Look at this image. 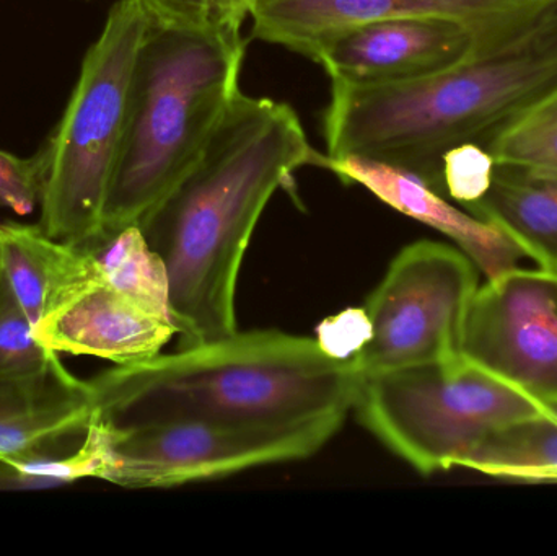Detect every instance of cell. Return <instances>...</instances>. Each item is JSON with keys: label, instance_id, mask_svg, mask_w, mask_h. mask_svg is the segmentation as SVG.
I'll return each mask as SVG.
<instances>
[{"label": "cell", "instance_id": "obj_1", "mask_svg": "<svg viewBox=\"0 0 557 556\" xmlns=\"http://www.w3.org/2000/svg\"><path fill=\"white\" fill-rule=\"evenodd\" d=\"M317 156L290 104L240 91L198 159L140 221L169 271L178 348L238 332V274L258 221Z\"/></svg>", "mask_w": 557, "mask_h": 556}, {"label": "cell", "instance_id": "obj_2", "mask_svg": "<svg viewBox=\"0 0 557 556\" xmlns=\"http://www.w3.org/2000/svg\"><path fill=\"white\" fill-rule=\"evenodd\" d=\"M557 91V0L481 41L445 71L356 85L331 81L326 156L395 166L445 195L442 159L461 144L486 147L523 111Z\"/></svg>", "mask_w": 557, "mask_h": 556}, {"label": "cell", "instance_id": "obj_3", "mask_svg": "<svg viewBox=\"0 0 557 556\" xmlns=\"http://www.w3.org/2000/svg\"><path fill=\"white\" fill-rule=\"evenodd\" d=\"M362 368L318 338L277 330L234 335L91 379V421L114 430L173 423H282L354 408Z\"/></svg>", "mask_w": 557, "mask_h": 556}, {"label": "cell", "instance_id": "obj_4", "mask_svg": "<svg viewBox=\"0 0 557 556\" xmlns=\"http://www.w3.org/2000/svg\"><path fill=\"white\" fill-rule=\"evenodd\" d=\"M247 41L215 20L150 18L137 52L103 235L139 225L198 159L242 91Z\"/></svg>", "mask_w": 557, "mask_h": 556}, {"label": "cell", "instance_id": "obj_5", "mask_svg": "<svg viewBox=\"0 0 557 556\" xmlns=\"http://www.w3.org/2000/svg\"><path fill=\"white\" fill-rule=\"evenodd\" d=\"M150 15L140 0H117L94 45L58 126L41 149L39 228L88 247L101 237L104 206L126 127L137 52Z\"/></svg>", "mask_w": 557, "mask_h": 556}, {"label": "cell", "instance_id": "obj_6", "mask_svg": "<svg viewBox=\"0 0 557 556\" xmlns=\"http://www.w3.org/2000/svg\"><path fill=\"white\" fill-rule=\"evenodd\" d=\"M360 423L422 475L460 467L491 433L545 410L463 355L363 375Z\"/></svg>", "mask_w": 557, "mask_h": 556}, {"label": "cell", "instance_id": "obj_7", "mask_svg": "<svg viewBox=\"0 0 557 556\" xmlns=\"http://www.w3.org/2000/svg\"><path fill=\"white\" fill-rule=\"evenodd\" d=\"M347 415L282 423L173 421L114 430L91 421L85 444L95 479L126 489H172L317 454Z\"/></svg>", "mask_w": 557, "mask_h": 556}, {"label": "cell", "instance_id": "obj_8", "mask_svg": "<svg viewBox=\"0 0 557 556\" xmlns=\"http://www.w3.org/2000/svg\"><path fill=\"white\" fill-rule=\"evenodd\" d=\"M478 287L476 264L460 248L432 240L403 248L363 307L369 335L356 353L362 374L460 356Z\"/></svg>", "mask_w": 557, "mask_h": 556}, {"label": "cell", "instance_id": "obj_9", "mask_svg": "<svg viewBox=\"0 0 557 556\" xmlns=\"http://www.w3.org/2000/svg\"><path fill=\"white\" fill-rule=\"evenodd\" d=\"M461 355L543 407L557 405V271L516 267L478 287Z\"/></svg>", "mask_w": 557, "mask_h": 556}, {"label": "cell", "instance_id": "obj_10", "mask_svg": "<svg viewBox=\"0 0 557 556\" xmlns=\"http://www.w3.org/2000/svg\"><path fill=\"white\" fill-rule=\"evenodd\" d=\"M548 0H255L251 38L314 62L336 36L389 18H444L493 39L535 15Z\"/></svg>", "mask_w": 557, "mask_h": 556}, {"label": "cell", "instance_id": "obj_11", "mask_svg": "<svg viewBox=\"0 0 557 556\" xmlns=\"http://www.w3.org/2000/svg\"><path fill=\"white\" fill-rule=\"evenodd\" d=\"M481 41L444 18H389L357 26L327 42L314 62L333 82L376 85L411 81L463 61Z\"/></svg>", "mask_w": 557, "mask_h": 556}, {"label": "cell", "instance_id": "obj_12", "mask_svg": "<svg viewBox=\"0 0 557 556\" xmlns=\"http://www.w3.org/2000/svg\"><path fill=\"white\" fill-rule=\"evenodd\" d=\"M35 335L52 351L97 356L124 366L162 353L176 329L172 320L95 277L42 319Z\"/></svg>", "mask_w": 557, "mask_h": 556}, {"label": "cell", "instance_id": "obj_13", "mask_svg": "<svg viewBox=\"0 0 557 556\" xmlns=\"http://www.w3.org/2000/svg\"><path fill=\"white\" fill-rule=\"evenodd\" d=\"M314 166L330 170L347 185L363 186L395 211L447 235L476 264L478 270L486 274L487 280L512 270L523 257L499 228L467 209L450 205L447 196L403 170L373 160L357 157L336 159L320 152Z\"/></svg>", "mask_w": 557, "mask_h": 556}, {"label": "cell", "instance_id": "obj_14", "mask_svg": "<svg viewBox=\"0 0 557 556\" xmlns=\"http://www.w3.org/2000/svg\"><path fill=\"white\" fill-rule=\"evenodd\" d=\"M94 417L90 381L67 369L32 381H0V457L45 460L71 456Z\"/></svg>", "mask_w": 557, "mask_h": 556}, {"label": "cell", "instance_id": "obj_15", "mask_svg": "<svg viewBox=\"0 0 557 556\" xmlns=\"http://www.w3.org/2000/svg\"><path fill=\"white\" fill-rule=\"evenodd\" d=\"M0 274L33 329L98 277L85 248L49 237L39 225L0 222Z\"/></svg>", "mask_w": 557, "mask_h": 556}, {"label": "cell", "instance_id": "obj_16", "mask_svg": "<svg viewBox=\"0 0 557 556\" xmlns=\"http://www.w3.org/2000/svg\"><path fill=\"white\" fill-rule=\"evenodd\" d=\"M463 209L499 228L539 268L557 271V172L496 165L490 191Z\"/></svg>", "mask_w": 557, "mask_h": 556}, {"label": "cell", "instance_id": "obj_17", "mask_svg": "<svg viewBox=\"0 0 557 556\" xmlns=\"http://www.w3.org/2000/svg\"><path fill=\"white\" fill-rule=\"evenodd\" d=\"M460 467L499 479L557 482V415L545 407L494 431Z\"/></svg>", "mask_w": 557, "mask_h": 556}, {"label": "cell", "instance_id": "obj_18", "mask_svg": "<svg viewBox=\"0 0 557 556\" xmlns=\"http://www.w3.org/2000/svg\"><path fill=\"white\" fill-rule=\"evenodd\" d=\"M82 248L90 254L100 280L150 312L172 320L169 271L139 225L103 235Z\"/></svg>", "mask_w": 557, "mask_h": 556}, {"label": "cell", "instance_id": "obj_19", "mask_svg": "<svg viewBox=\"0 0 557 556\" xmlns=\"http://www.w3.org/2000/svg\"><path fill=\"white\" fill-rule=\"evenodd\" d=\"M486 149L496 165L557 172V91L507 124Z\"/></svg>", "mask_w": 557, "mask_h": 556}, {"label": "cell", "instance_id": "obj_20", "mask_svg": "<svg viewBox=\"0 0 557 556\" xmlns=\"http://www.w3.org/2000/svg\"><path fill=\"white\" fill-rule=\"evenodd\" d=\"M64 369L58 353L36 338L32 320L0 274V381H32Z\"/></svg>", "mask_w": 557, "mask_h": 556}, {"label": "cell", "instance_id": "obj_21", "mask_svg": "<svg viewBox=\"0 0 557 556\" xmlns=\"http://www.w3.org/2000/svg\"><path fill=\"white\" fill-rule=\"evenodd\" d=\"M496 162L486 147L461 144L445 152L442 159V176L447 198L461 208L480 201L493 183Z\"/></svg>", "mask_w": 557, "mask_h": 556}, {"label": "cell", "instance_id": "obj_22", "mask_svg": "<svg viewBox=\"0 0 557 556\" xmlns=\"http://www.w3.org/2000/svg\"><path fill=\"white\" fill-rule=\"evenodd\" d=\"M41 198V159H28L0 149V208L26 215Z\"/></svg>", "mask_w": 557, "mask_h": 556}, {"label": "cell", "instance_id": "obj_23", "mask_svg": "<svg viewBox=\"0 0 557 556\" xmlns=\"http://www.w3.org/2000/svg\"><path fill=\"white\" fill-rule=\"evenodd\" d=\"M150 18L165 23L205 22L212 18L208 0H140Z\"/></svg>", "mask_w": 557, "mask_h": 556}, {"label": "cell", "instance_id": "obj_24", "mask_svg": "<svg viewBox=\"0 0 557 556\" xmlns=\"http://www.w3.org/2000/svg\"><path fill=\"white\" fill-rule=\"evenodd\" d=\"M212 20L232 28H244L250 18L255 0H208Z\"/></svg>", "mask_w": 557, "mask_h": 556}, {"label": "cell", "instance_id": "obj_25", "mask_svg": "<svg viewBox=\"0 0 557 556\" xmlns=\"http://www.w3.org/2000/svg\"><path fill=\"white\" fill-rule=\"evenodd\" d=\"M546 408H548V410H552L553 413L557 415V405H549V407H546Z\"/></svg>", "mask_w": 557, "mask_h": 556}]
</instances>
